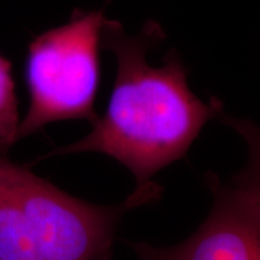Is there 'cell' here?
Masks as SVG:
<instances>
[{
	"mask_svg": "<svg viewBox=\"0 0 260 260\" xmlns=\"http://www.w3.org/2000/svg\"><path fill=\"white\" fill-rule=\"evenodd\" d=\"M164 38L154 21L129 35L119 22L105 17L102 46L117 60L106 111L86 136L48 155L105 154L134 175L135 191L153 188L152 177L186 155L205 124L222 115L223 105L195 95L186 65L175 50L168 52L161 64L149 61L148 53Z\"/></svg>",
	"mask_w": 260,
	"mask_h": 260,
	"instance_id": "cell-1",
	"label": "cell"
},
{
	"mask_svg": "<svg viewBox=\"0 0 260 260\" xmlns=\"http://www.w3.org/2000/svg\"><path fill=\"white\" fill-rule=\"evenodd\" d=\"M104 10H75L67 23L38 35L29 45V107L17 142L45 126L68 119L95 124L100 81Z\"/></svg>",
	"mask_w": 260,
	"mask_h": 260,
	"instance_id": "cell-2",
	"label": "cell"
},
{
	"mask_svg": "<svg viewBox=\"0 0 260 260\" xmlns=\"http://www.w3.org/2000/svg\"><path fill=\"white\" fill-rule=\"evenodd\" d=\"M0 183L27 220L42 260H109L123 214L159 193V189L134 191L115 206L90 204L3 155Z\"/></svg>",
	"mask_w": 260,
	"mask_h": 260,
	"instance_id": "cell-3",
	"label": "cell"
},
{
	"mask_svg": "<svg viewBox=\"0 0 260 260\" xmlns=\"http://www.w3.org/2000/svg\"><path fill=\"white\" fill-rule=\"evenodd\" d=\"M248 144L247 165L229 181L209 175L213 206L186 241L171 247L130 242L141 260H251L260 253V152L252 123L223 116Z\"/></svg>",
	"mask_w": 260,
	"mask_h": 260,
	"instance_id": "cell-4",
	"label": "cell"
},
{
	"mask_svg": "<svg viewBox=\"0 0 260 260\" xmlns=\"http://www.w3.org/2000/svg\"><path fill=\"white\" fill-rule=\"evenodd\" d=\"M0 260H42L27 220L0 183Z\"/></svg>",
	"mask_w": 260,
	"mask_h": 260,
	"instance_id": "cell-5",
	"label": "cell"
},
{
	"mask_svg": "<svg viewBox=\"0 0 260 260\" xmlns=\"http://www.w3.org/2000/svg\"><path fill=\"white\" fill-rule=\"evenodd\" d=\"M19 123L21 119L11 64L0 56V153L17 142Z\"/></svg>",
	"mask_w": 260,
	"mask_h": 260,
	"instance_id": "cell-6",
	"label": "cell"
},
{
	"mask_svg": "<svg viewBox=\"0 0 260 260\" xmlns=\"http://www.w3.org/2000/svg\"><path fill=\"white\" fill-rule=\"evenodd\" d=\"M251 260H260V253H259V254H255Z\"/></svg>",
	"mask_w": 260,
	"mask_h": 260,
	"instance_id": "cell-7",
	"label": "cell"
}]
</instances>
